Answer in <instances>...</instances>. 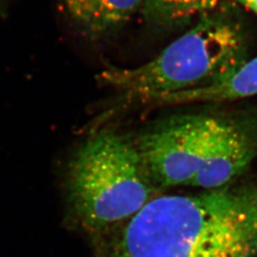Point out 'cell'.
I'll return each mask as SVG.
<instances>
[{"label":"cell","mask_w":257,"mask_h":257,"mask_svg":"<svg viewBox=\"0 0 257 257\" xmlns=\"http://www.w3.org/2000/svg\"><path fill=\"white\" fill-rule=\"evenodd\" d=\"M92 240L97 257H257V180L159 195Z\"/></svg>","instance_id":"cell-1"},{"label":"cell","mask_w":257,"mask_h":257,"mask_svg":"<svg viewBox=\"0 0 257 257\" xmlns=\"http://www.w3.org/2000/svg\"><path fill=\"white\" fill-rule=\"evenodd\" d=\"M60 172L65 218L92 239L131 219L162 192L133 138L112 128L83 139Z\"/></svg>","instance_id":"cell-2"},{"label":"cell","mask_w":257,"mask_h":257,"mask_svg":"<svg viewBox=\"0 0 257 257\" xmlns=\"http://www.w3.org/2000/svg\"><path fill=\"white\" fill-rule=\"evenodd\" d=\"M247 60L246 38L236 20L211 13L152 60L138 67H110L100 79L130 103L152 104L219 82Z\"/></svg>","instance_id":"cell-3"},{"label":"cell","mask_w":257,"mask_h":257,"mask_svg":"<svg viewBox=\"0 0 257 257\" xmlns=\"http://www.w3.org/2000/svg\"><path fill=\"white\" fill-rule=\"evenodd\" d=\"M238 117L206 112L181 114L162 120L132 138L161 191L190 186Z\"/></svg>","instance_id":"cell-4"},{"label":"cell","mask_w":257,"mask_h":257,"mask_svg":"<svg viewBox=\"0 0 257 257\" xmlns=\"http://www.w3.org/2000/svg\"><path fill=\"white\" fill-rule=\"evenodd\" d=\"M257 95V56L247 60L219 82L177 92L156 99L151 105H177L193 102L231 101Z\"/></svg>","instance_id":"cell-5"},{"label":"cell","mask_w":257,"mask_h":257,"mask_svg":"<svg viewBox=\"0 0 257 257\" xmlns=\"http://www.w3.org/2000/svg\"><path fill=\"white\" fill-rule=\"evenodd\" d=\"M144 0H76L70 15L92 34H102L128 21Z\"/></svg>","instance_id":"cell-6"},{"label":"cell","mask_w":257,"mask_h":257,"mask_svg":"<svg viewBox=\"0 0 257 257\" xmlns=\"http://www.w3.org/2000/svg\"><path fill=\"white\" fill-rule=\"evenodd\" d=\"M223 0H144L146 19L161 26L181 23L213 13Z\"/></svg>","instance_id":"cell-7"},{"label":"cell","mask_w":257,"mask_h":257,"mask_svg":"<svg viewBox=\"0 0 257 257\" xmlns=\"http://www.w3.org/2000/svg\"><path fill=\"white\" fill-rule=\"evenodd\" d=\"M239 3L246 6L247 8L251 10L257 15V0H237Z\"/></svg>","instance_id":"cell-8"},{"label":"cell","mask_w":257,"mask_h":257,"mask_svg":"<svg viewBox=\"0 0 257 257\" xmlns=\"http://www.w3.org/2000/svg\"><path fill=\"white\" fill-rule=\"evenodd\" d=\"M64 1L68 11H70V10L72 9V8L74 7L75 2H76V0H64Z\"/></svg>","instance_id":"cell-9"}]
</instances>
